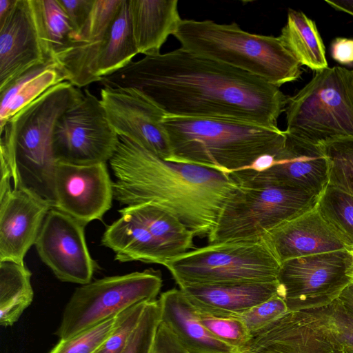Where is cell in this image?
<instances>
[{
	"mask_svg": "<svg viewBox=\"0 0 353 353\" xmlns=\"http://www.w3.org/2000/svg\"><path fill=\"white\" fill-rule=\"evenodd\" d=\"M134 88L167 115L221 118L278 128L288 96L265 80L182 48L132 61L99 81Z\"/></svg>",
	"mask_w": 353,
	"mask_h": 353,
	"instance_id": "6da1fadb",
	"label": "cell"
},
{
	"mask_svg": "<svg viewBox=\"0 0 353 353\" xmlns=\"http://www.w3.org/2000/svg\"><path fill=\"white\" fill-rule=\"evenodd\" d=\"M109 163L116 179L114 199L120 205L153 204L195 236H208L239 188L228 173L163 160L122 136Z\"/></svg>",
	"mask_w": 353,
	"mask_h": 353,
	"instance_id": "7a4b0ae2",
	"label": "cell"
},
{
	"mask_svg": "<svg viewBox=\"0 0 353 353\" xmlns=\"http://www.w3.org/2000/svg\"><path fill=\"white\" fill-rule=\"evenodd\" d=\"M170 161L230 173L250 166L261 156H276L286 133L278 128L221 118L165 115Z\"/></svg>",
	"mask_w": 353,
	"mask_h": 353,
	"instance_id": "3957f363",
	"label": "cell"
},
{
	"mask_svg": "<svg viewBox=\"0 0 353 353\" xmlns=\"http://www.w3.org/2000/svg\"><path fill=\"white\" fill-rule=\"evenodd\" d=\"M83 92L68 81L59 83L11 117L0 129V147L15 163L19 187H25L53 205V151L57 122L79 102Z\"/></svg>",
	"mask_w": 353,
	"mask_h": 353,
	"instance_id": "277c9868",
	"label": "cell"
},
{
	"mask_svg": "<svg viewBox=\"0 0 353 353\" xmlns=\"http://www.w3.org/2000/svg\"><path fill=\"white\" fill-rule=\"evenodd\" d=\"M173 36L181 48L280 87L300 78L301 65L279 37L253 34L232 22L182 19Z\"/></svg>",
	"mask_w": 353,
	"mask_h": 353,
	"instance_id": "5b68a950",
	"label": "cell"
},
{
	"mask_svg": "<svg viewBox=\"0 0 353 353\" xmlns=\"http://www.w3.org/2000/svg\"><path fill=\"white\" fill-rule=\"evenodd\" d=\"M287 133L323 145L353 137V70L340 66L315 71L296 94L288 97Z\"/></svg>",
	"mask_w": 353,
	"mask_h": 353,
	"instance_id": "8992f818",
	"label": "cell"
},
{
	"mask_svg": "<svg viewBox=\"0 0 353 353\" xmlns=\"http://www.w3.org/2000/svg\"><path fill=\"white\" fill-rule=\"evenodd\" d=\"M208 236L209 243L255 239L314 209L319 196L276 183L241 184Z\"/></svg>",
	"mask_w": 353,
	"mask_h": 353,
	"instance_id": "52a82bcc",
	"label": "cell"
},
{
	"mask_svg": "<svg viewBox=\"0 0 353 353\" xmlns=\"http://www.w3.org/2000/svg\"><path fill=\"white\" fill-rule=\"evenodd\" d=\"M281 263L263 237L209 243L171 259L165 267L182 288L277 281Z\"/></svg>",
	"mask_w": 353,
	"mask_h": 353,
	"instance_id": "ba28073f",
	"label": "cell"
},
{
	"mask_svg": "<svg viewBox=\"0 0 353 353\" xmlns=\"http://www.w3.org/2000/svg\"><path fill=\"white\" fill-rule=\"evenodd\" d=\"M162 285L161 272L154 269L81 285L68 301L56 334L69 339L136 304L156 300Z\"/></svg>",
	"mask_w": 353,
	"mask_h": 353,
	"instance_id": "9c48e42d",
	"label": "cell"
},
{
	"mask_svg": "<svg viewBox=\"0 0 353 353\" xmlns=\"http://www.w3.org/2000/svg\"><path fill=\"white\" fill-rule=\"evenodd\" d=\"M352 255L347 250L290 259L277 277L279 295L288 311L325 307L352 283Z\"/></svg>",
	"mask_w": 353,
	"mask_h": 353,
	"instance_id": "30bf717a",
	"label": "cell"
},
{
	"mask_svg": "<svg viewBox=\"0 0 353 353\" xmlns=\"http://www.w3.org/2000/svg\"><path fill=\"white\" fill-rule=\"evenodd\" d=\"M119 136L103 106L85 89L81 99L59 118L53 134L57 161L75 165L107 163L114 155Z\"/></svg>",
	"mask_w": 353,
	"mask_h": 353,
	"instance_id": "8fae6325",
	"label": "cell"
},
{
	"mask_svg": "<svg viewBox=\"0 0 353 353\" xmlns=\"http://www.w3.org/2000/svg\"><path fill=\"white\" fill-rule=\"evenodd\" d=\"M100 100L119 136L170 161V144L163 125L166 114L155 102L134 88H103Z\"/></svg>",
	"mask_w": 353,
	"mask_h": 353,
	"instance_id": "7c38bea8",
	"label": "cell"
},
{
	"mask_svg": "<svg viewBox=\"0 0 353 353\" xmlns=\"http://www.w3.org/2000/svg\"><path fill=\"white\" fill-rule=\"evenodd\" d=\"M34 245L41 260L59 280L80 285L91 282L96 263L86 244L85 225L77 220L52 208Z\"/></svg>",
	"mask_w": 353,
	"mask_h": 353,
	"instance_id": "4fadbf2b",
	"label": "cell"
},
{
	"mask_svg": "<svg viewBox=\"0 0 353 353\" xmlns=\"http://www.w3.org/2000/svg\"><path fill=\"white\" fill-rule=\"evenodd\" d=\"M113 183L105 163L75 165L57 161L53 178V208L85 226L111 208Z\"/></svg>",
	"mask_w": 353,
	"mask_h": 353,
	"instance_id": "5bb4252c",
	"label": "cell"
},
{
	"mask_svg": "<svg viewBox=\"0 0 353 353\" xmlns=\"http://www.w3.org/2000/svg\"><path fill=\"white\" fill-rule=\"evenodd\" d=\"M286 133L282 150L269 169L255 172L248 168L229 173L237 184H283L319 196L329 183V161L323 145Z\"/></svg>",
	"mask_w": 353,
	"mask_h": 353,
	"instance_id": "9a60e30c",
	"label": "cell"
},
{
	"mask_svg": "<svg viewBox=\"0 0 353 353\" xmlns=\"http://www.w3.org/2000/svg\"><path fill=\"white\" fill-rule=\"evenodd\" d=\"M243 353H343L322 307L288 311L252 336Z\"/></svg>",
	"mask_w": 353,
	"mask_h": 353,
	"instance_id": "2e32d148",
	"label": "cell"
},
{
	"mask_svg": "<svg viewBox=\"0 0 353 353\" xmlns=\"http://www.w3.org/2000/svg\"><path fill=\"white\" fill-rule=\"evenodd\" d=\"M52 208V203L25 187L0 195V261L24 263Z\"/></svg>",
	"mask_w": 353,
	"mask_h": 353,
	"instance_id": "e0dca14e",
	"label": "cell"
},
{
	"mask_svg": "<svg viewBox=\"0 0 353 353\" xmlns=\"http://www.w3.org/2000/svg\"><path fill=\"white\" fill-rule=\"evenodd\" d=\"M48 61L31 0H17L10 14L0 22V91L30 68Z\"/></svg>",
	"mask_w": 353,
	"mask_h": 353,
	"instance_id": "ac0fdd59",
	"label": "cell"
},
{
	"mask_svg": "<svg viewBox=\"0 0 353 353\" xmlns=\"http://www.w3.org/2000/svg\"><path fill=\"white\" fill-rule=\"evenodd\" d=\"M263 237L281 263L292 259L346 250L316 207L276 226Z\"/></svg>",
	"mask_w": 353,
	"mask_h": 353,
	"instance_id": "d6986e66",
	"label": "cell"
},
{
	"mask_svg": "<svg viewBox=\"0 0 353 353\" xmlns=\"http://www.w3.org/2000/svg\"><path fill=\"white\" fill-rule=\"evenodd\" d=\"M180 289L198 310L223 317H236L279 294L277 281L191 285Z\"/></svg>",
	"mask_w": 353,
	"mask_h": 353,
	"instance_id": "ffe728a7",
	"label": "cell"
},
{
	"mask_svg": "<svg viewBox=\"0 0 353 353\" xmlns=\"http://www.w3.org/2000/svg\"><path fill=\"white\" fill-rule=\"evenodd\" d=\"M159 302L161 323L188 353H243L216 338L204 327L197 310L181 289L163 292Z\"/></svg>",
	"mask_w": 353,
	"mask_h": 353,
	"instance_id": "44dd1931",
	"label": "cell"
},
{
	"mask_svg": "<svg viewBox=\"0 0 353 353\" xmlns=\"http://www.w3.org/2000/svg\"><path fill=\"white\" fill-rule=\"evenodd\" d=\"M132 34L139 54L156 56L182 19L177 0H127Z\"/></svg>",
	"mask_w": 353,
	"mask_h": 353,
	"instance_id": "7402d4cb",
	"label": "cell"
},
{
	"mask_svg": "<svg viewBox=\"0 0 353 353\" xmlns=\"http://www.w3.org/2000/svg\"><path fill=\"white\" fill-rule=\"evenodd\" d=\"M101 243L121 262L141 261L165 265L170 259L159 241L136 219L124 214L109 225Z\"/></svg>",
	"mask_w": 353,
	"mask_h": 353,
	"instance_id": "603a6c76",
	"label": "cell"
},
{
	"mask_svg": "<svg viewBox=\"0 0 353 353\" xmlns=\"http://www.w3.org/2000/svg\"><path fill=\"white\" fill-rule=\"evenodd\" d=\"M63 81L66 76L55 60L34 66L13 80L0 91V129L47 90Z\"/></svg>",
	"mask_w": 353,
	"mask_h": 353,
	"instance_id": "cb8c5ba5",
	"label": "cell"
},
{
	"mask_svg": "<svg viewBox=\"0 0 353 353\" xmlns=\"http://www.w3.org/2000/svg\"><path fill=\"white\" fill-rule=\"evenodd\" d=\"M119 212L145 225L159 241L170 260L194 247V232L174 215L159 207L143 203L125 206Z\"/></svg>",
	"mask_w": 353,
	"mask_h": 353,
	"instance_id": "d4e9b609",
	"label": "cell"
},
{
	"mask_svg": "<svg viewBox=\"0 0 353 353\" xmlns=\"http://www.w3.org/2000/svg\"><path fill=\"white\" fill-rule=\"evenodd\" d=\"M302 65L318 71L327 68L325 49L316 23L303 12L290 9L279 37Z\"/></svg>",
	"mask_w": 353,
	"mask_h": 353,
	"instance_id": "484cf974",
	"label": "cell"
},
{
	"mask_svg": "<svg viewBox=\"0 0 353 353\" xmlns=\"http://www.w3.org/2000/svg\"><path fill=\"white\" fill-rule=\"evenodd\" d=\"M137 54L128 1L123 0L103 37L97 59V76L101 79L115 72L131 62Z\"/></svg>",
	"mask_w": 353,
	"mask_h": 353,
	"instance_id": "4316f807",
	"label": "cell"
},
{
	"mask_svg": "<svg viewBox=\"0 0 353 353\" xmlns=\"http://www.w3.org/2000/svg\"><path fill=\"white\" fill-rule=\"evenodd\" d=\"M31 276L24 263L0 261L1 325H12L32 303L34 291Z\"/></svg>",
	"mask_w": 353,
	"mask_h": 353,
	"instance_id": "83f0119b",
	"label": "cell"
},
{
	"mask_svg": "<svg viewBox=\"0 0 353 353\" xmlns=\"http://www.w3.org/2000/svg\"><path fill=\"white\" fill-rule=\"evenodd\" d=\"M35 23L49 60L77 41V34L58 0H31Z\"/></svg>",
	"mask_w": 353,
	"mask_h": 353,
	"instance_id": "f1b7e54d",
	"label": "cell"
},
{
	"mask_svg": "<svg viewBox=\"0 0 353 353\" xmlns=\"http://www.w3.org/2000/svg\"><path fill=\"white\" fill-rule=\"evenodd\" d=\"M316 208L349 252H353V196L328 184Z\"/></svg>",
	"mask_w": 353,
	"mask_h": 353,
	"instance_id": "f546056e",
	"label": "cell"
},
{
	"mask_svg": "<svg viewBox=\"0 0 353 353\" xmlns=\"http://www.w3.org/2000/svg\"><path fill=\"white\" fill-rule=\"evenodd\" d=\"M329 161V183L353 196V137L323 145Z\"/></svg>",
	"mask_w": 353,
	"mask_h": 353,
	"instance_id": "4dcf8cb0",
	"label": "cell"
},
{
	"mask_svg": "<svg viewBox=\"0 0 353 353\" xmlns=\"http://www.w3.org/2000/svg\"><path fill=\"white\" fill-rule=\"evenodd\" d=\"M196 310L201 322L212 335L244 352L252 336L240 319L214 316Z\"/></svg>",
	"mask_w": 353,
	"mask_h": 353,
	"instance_id": "1f68e13d",
	"label": "cell"
},
{
	"mask_svg": "<svg viewBox=\"0 0 353 353\" xmlns=\"http://www.w3.org/2000/svg\"><path fill=\"white\" fill-rule=\"evenodd\" d=\"M117 317L112 316L69 339L59 340L48 353H94L113 332Z\"/></svg>",
	"mask_w": 353,
	"mask_h": 353,
	"instance_id": "d6a6232c",
	"label": "cell"
},
{
	"mask_svg": "<svg viewBox=\"0 0 353 353\" xmlns=\"http://www.w3.org/2000/svg\"><path fill=\"white\" fill-rule=\"evenodd\" d=\"M161 322L159 299L148 301L123 353H150Z\"/></svg>",
	"mask_w": 353,
	"mask_h": 353,
	"instance_id": "836d02e7",
	"label": "cell"
},
{
	"mask_svg": "<svg viewBox=\"0 0 353 353\" xmlns=\"http://www.w3.org/2000/svg\"><path fill=\"white\" fill-rule=\"evenodd\" d=\"M148 302L136 304L119 314L113 332L94 353H123Z\"/></svg>",
	"mask_w": 353,
	"mask_h": 353,
	"instance_id": "e575fe53",
	"label": "cell"
},
{
	"mask_svg": "<svg viewBox=\"0 0 353 353\" xmlns=\"http://www.w3.org/2000/svg\"><path fill=\"white\" fill-rule=\"evenodd\" d=\"M288 311L283 299L276 294L236 317L242 321L253 336Z\"/></svg>",
	"mask_w": 353,
	"mask_h": 353,
	"instance_id": "d590c367",
	"label": "cell"
},
{
	"mask_svg": "<svg viewBox=\"0 0 353 353\" xmlns=\"http://www.w3.org/2000/svg\"><path fill=\"white\" fill-rule=\"evenodd\" d=\"M322 310L336 339L342 345L353 347V316L336 300Z\"/></svg>",
	"mask_w": 353,
	"mask_h": 353,
	"instance_id": "8d00e7d4",
	"label": "cell"
},
{
	"mask_svg": "<svg viewBox=\"0 0 353 353\" xmlns=\"http://www.w3.org/2000/svg\"><path fill=\"white\" fill-rule=\"evenodd\" d=\"M77 34L90 16L94 0H58Z\"/></svg>",
	"mask_w": 353,
	"mask_h": 353,
	"instance_id": "74e56055",
	"label": "cell"
},
{
	"mask_svg": "<svg viewBox=\"0 0 353 353\" xmlns=\"http://www.w3.org/2000/svg\"><path fill=\"white\" fill-rule=\"evenodd\" d=\"M150 353H188L170 329L161 322Z\"/></svg>",
	"mask_w": 353,
	"mask_h": 353,
	"instance_id": "f35d334b",
	"label": "cell"
},
{
	"mask_svg": "<svg viewBox=\"0 0 353 353\" xmlns=\"http://www.w3.org/2000/svg\"><path fill=\"white\" fill-rule=\"evenodd\" d=\"M330 52L332 58L343 65L353 63V39L337 37L331 44Z\"/></svg>",
	"mask_w": 353,
	"mask_h": 353,
	"instance_id": "ab89813d",
	"label": "cell"
},
{
	"mask_svg": "<svg viewBox=\"0 0 353 353\" xmlns=\"http://www.w3.org/2000/svg\"><path fill=\"white\" fill-rule=\"evenodd\" d=\"M336 300L349 314L353 316V283L349 284Z\"/></svg>",
	"mask_w": 353,
	"mask_h": 353,
	"instance_id": "60d3db41",
	"label": "cell"
},
{
	"mask_svg": "<svg viewBox=\"0 0 353 353\" xmlns=\"http://www.w3.org/2000/svg\"><path fill=\"white\" fill-rule=\"evenodd\" d=\"M274 160L275 156L265 154L255 160L250 166L245 168H248L255 172H262L272 167L274 164Z\"/></svg>",
	"mask_w": 353,
	"mask_h": 353,
	"instance_id": "b9f144b4",
	"label": "cell"
},
{
	"mask_svg": "<svg viewBox=\"0 0 353 353\" xmlns=\"http://www.w3.org/2000/svg\"><path fill=\"white\" fill-rule=\"evenodd\" d=\"M333 8L353 16V0H325Z\"/></svg>",
	"mask_w": 353,
	"mask_h": 353,
	"instance_id": "7bdbcfd3",
	"label": "cell"
},
{
	"mask_svg": "<svg viewBox=\"0 0 353 353\" xmlns=\"http://www.w3.org/2000/svg\"><path fill=\"white\" fill-rule=\"evenodd\" d=\"M17 1V0H0V22L10 14Z\"/></svg>",
	"mask_w": 353,
	"mask_h": 353,
	"instance_id": "ee69618b",
	"label": "cell"
},
{
	"mask_svg": "<svg viewBox=\"0 0 353 353\" xmlns=\"http://www.w3.org/2000/svg\"><path fill=\"white\" fill-rule=\"evenodd\" d=\"M343 353H353V347L343 345Z\"/></svg>",
	"mask_w": 353,
	"mask_h": 353,
	"instance_id": "f6af8a7d",
	"label": "cell"
},
{
	"mask_svg": "<svg viewBox=\"0 0 353 353\" xmlns=\"http://www.w3.org/2000/svg\"><path fill=\"white\" fill-rule=\"evenodd\" d=\"M352 255V267H351V271H350V278H351V281H352V283H353V252H350Z\"/></svg>",
	"mask_w": 353,
	"mask_h": 353,
	"instance_id": "bcb514c9",
	"label": "cell"
}]
</instances>
